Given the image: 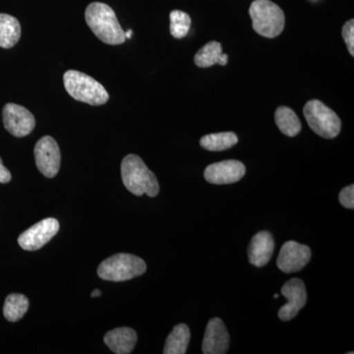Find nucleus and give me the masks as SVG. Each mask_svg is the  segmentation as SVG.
Instances as JSON below:
<instances>
[{"label":"nucleus","instance_id":"nucleus-11","mask_svg":"<svg viewBox=\"0 0 354 354\" xmlns=\"http://www.w3.org/2000/svg\"><path fill=\"white\" fill-rule=\"evenodd\" d=\"M281 295L288 299V304L279 309V318L281 321H290L306 304L307 293L304 281L291 279L281 288Z\"/></svg>","mask_w":354,"mask_h":354},{"label":"nucleus","instance_id":"nucleus-10","mask_svg":"<svg viewBox=\"0 0 354 354\" xmlns=\"http://www.w3.org/2000/svg\"><path fill=\"white\" fill-rule=\"evenodd\" d=\"M311 259V249L304 244L295 241H288L279 251L277 265L286 274L299 272L308 264Z\"/></svg>","mask_w":354,"mask_h":354},{"label":"nucleus","instance_id":"nucleus-8","mask_svg":"<svg viewBox=\"0 0 354 354\" xmlns=\"http://www.w3.org/2000/svg\"><path fill=\"white\" fill-rule=\"evenodd\" d=\"M59 230L57 218H48L28 228L18 237V243L26 251H36L46 245Z\"/></svg>","mask_w":354,"mask_h":354},{"label":"nucleus","instance_id":"nucleus-20","mask_svg":"<svg viewBox=\"0 0 354 354\" xmlns=\"http://www.w3.org/2000/svg\"><path fill=\"white\" fill-rule=\"evenodd\" d=\"M277 127L288 137L297 136L301 131V122L295 111L288 106H279L274 113Z\"/></svg>","mask_w":354,"mask_h":354},{"label":"nucleus","instance_id":"nucleus-23","mask_svg":"<svg viewBox=\"0 0 354 354\" xmlns=\"http://www.w3.org/2000/svg\"><path fill=\"white\" fill-rule=\"evenodd\" d=\"M342 38L346 41L348 53L354 57V20L351 19L344 24L342 31Z\"/></svg>","mask_w":354,"mask_h":354},{"label":"nucleus","instance_id":"nucleus-5","mask_svg":"<svg viewBox=\"0 0 354 354\" xmlns=\"http://www.w3.org/2000/svg\"><path fill=\"white\" fill-rule=\"evenodd\" d=\"M145 261L132 254L120 253L111 256L97 268L100 278L109 281H125L145 274Z\"/></svg>","mask_w":354,"mask_h":354},{"label":"nucleus","instance_id":"nucleus-18","mask_svg":"<svg viewBox=\"0 0 354 354\" xmlns=\"http://www.w3.org/2000/svg\"><path fill=\"white\" fill-rule=\"evenodd\" d=\"M190 330L185 324H179L174 328L165 342V354H184L187 351L190 342Z\"/></svg>","mask_w":354,"mask_h":354},{"label":"nucleus","instance_id":"nucleus-28","mask_svg":"<svg viewBox=\"0 0 354 354\" xmlns=\"http://www.w3.org/2000/svg\"><path fill=\"white\" fill-rule=\"evenodd\" d=\"M274 298H278L279 297V295L278 293H276V295H274Z\"/></svg>","mask_w":354,"mask_h":354},{"label":"nucleus","instance_id":"nucleus-16","mask_svg":"<svg viewBox=\"0 0 354 354\" xmlns=\"http://www.w3.org/2000/svg\"><path fill=\"white\" fill-rule=\"evenodd\" d=\"M228 57L223 53V46L218 41H209L200 48L195 55L194 62L198 67L208 68L216 64L225 66L227 64Z\"/></svg>","mask_w":354,"mask_h":354},{"label":"nucleus","instance_id":"nucleus-15","mask_svg":"<svg viewBox=\"0 0 354 354\" xmlns=\"http://www.w3.org/2000/svg\"><path fill=\"white\" fill-rule=\"evenodd\" d=\"M137 333L131 328L120 327L106 333L104 344L116 354H129L137 344Z\"/></svg>","mask_w":354,"mask_h":354},{"label":"nucleus","instance_id":"nucleus-12","mask_svg":"<svg viewBox=\"0 0 354 354\" xmlns=\"http://www.w3.org/2000/svg\"><path fill=\"white\" fill-rule=\"evenodd\" d=\"M245 172V165L241 162L228 160L209 165L205 169L204 176L209 183L223 185L237 183L243 178Z\"/></svg>","mask_w":354,"mask_h":354},{"label":"nucleus","instance_id":"nucleus-6","mask_svg":"<svg viewBox=\"0 0 354 354\" xmlns=\"http://www.w3.org/2000/svg\"><path fill=\"white\" fill-rule=\"evenodd\" d=\"M304 113L309 127L319 136L334 139L341 132V118L319 100H312L307 102Z\"/></svg>","mask_w":354,"mask_h":354},{"label":"nucleus","instance_id":"nucleus-4","mask_svg":"<svg viewBox=\"0 0 354 354\" xmlns=\"http://www.w3.org/2000/svg\"><path fill=\"white\" fill-rule=\"evenodd\" d=\"M254 31L260 36L274 39L279 36L285 28L283 11L271 0H254L249 8Z\"/></svg>","mask_w":354,"mask_h":354},{"label":"nucleus","instance_id":"nucleus-19","mask_svg":"<svg viewBox=\"0 0 354 354\" xmlns=\"http://www.w3.org/2000/svg\"><path fill=\"white\" fill-rule=\"evenodd\" d=\"M239 143V137L234 132L214 133L205 135L200 140V145L211 152H221L228 150Z\"/></svg>","mask_w":354,"mask_h":354},{"label":"nucleus","instance_id":"nucleus-25","mask_svg":"<svg viewBox=\"0 0 354 354\" xmlns=\"http://www.w3.org/2000/svg\"><path fill=\"white\" fill-rule=\"evenodd\" d=\"M11 178L12 176H11L10 171L4 167L1 158H0V183H8Z\"/></svg>","mask_w":354,"mask_h":354},{"label":"nucleus","instance_id":"nucleus-14","mask_svg":"<svg viewBox=\"0 0 354 354\" xmlns=\"http://www.w3.org/2000/svg\"><path fill=\"white\" fill-rule=\"evenodd\" d=\"M274 250V242L272 234L268 232H261L254 235L249 244V261L256 267H263L271 260Z\"/></svg>","mask_w":354,"mask_h":354},{"label":"nucleus","instance_id":"nucleus-1","mask_svg":"<svg viewBox=\"0 0 354 354\" xmlns=\"http://www.w3.org/2000/svg\"><path fill=\"white\" fill-rule=\"evenodd\" d=\"M86 22L102 43L118 46L127 41L125 32L108 4L93 2L86 9Z\"/></svg>","mask_w":354,"mask_h":354},{"label":"nucleus","instance_id":"nucleus-24","mask_svg":"<svg viewBox=\"0 0 354 354\" xmlns=\"http://www.w3.org/2000/svg\"><path fill=\"white\" fill-rule=\"evenodd\" d=\"M339 202L346 208L353 209L354 208V185L346 186L341 191L339 196Z\"/></svg>","mask_w":354,"mask_h":354},{"label":"nucleus","instance_id":"nucleus-2","mask_svg":"<svg viewBox=\"0 0 354 354\" xmlns=\"http://www.w3.org/2000/svg\"><path fill=\"white\" fill-rule=\"evenodd\" d=\"M121 177L127 189L136 196L146 194L149 197H156L160 192L157 177L139 156L128 155L123 158Z\"/></svg>","mask_w":354,"mask_h":354},{"label":"nucleus","instance_id":"nucleus-21","mask_svg":"<svg viewBox=\"0 0 354 354\" xmlns=\"http://www.w3.org/2000/svg\"><path fill=\"white\" fill-rule=\"evenodd\" d=\"M29 299L20 293H11L6 297L3 314L9 322H17L29 309Z\"/></svg>","mask_w":354,"mask_h":354},{"label":"nucleus","instance_id":"nucleus-27","mask_svg":"<svg viewBox=\"0 0 354 354\" xmlns=\"http://www.w3.org/2000/svg\"><path fill=\"white\" fill-rule=\"evenodd\" d=\"M132 34H133L132 30H129V31L125 32V38L131 39Z\"/></svg>","mask_w":354,"mask_h":354},{"label":"nucleus","instance_id":"nucleus-26","mask_svg":"<svg viewBox=\"0 0 354 354\" xmlns=\"http://www.w3.org/2000/svg\"><path fill=\"white\" fill-rule=\"evenodd\" d=\"M102 295V291L100 290H95L93 291L92 295H91V297H99Z\"/></svg>","mask_w":354,"mask_h":354},{"label":"nucleus","instance_id":"nucleus-3","mask_svg":"<svg viewBox=\"0 0 354 354\" xmlns=\"http://www.w3.org/2000/svg\"><path fill=\"white\" fill-rule=\"evenodd\" d=\"M65 90L76 101L91 106H102L109 99V93L101 83L76 70H68L64 75Z\"/></svg>","mask_w":354,"mask_h":354},{"label":"nucleus","instance_id":"nucleus-17","mask_svg":"<svg viewBox=\"0 0 354 354\" xmlns=\"http://www.w3.org/2000/svg\"><path fill=\"white\" fill-rule=\"evenodd\" d=\"M19 21L8 14H0V48H11L19 41Z\"/></svg>","mask_w":354,"mask_h":354},{"label":"nucleus","instance_id":"nucleus-9","mask_svg":"<svg viewBox=\"0 0 354 354\" xmlns=\"http://www.w3.org/2000/svg\"><path fill=\"white\" fill-rule=\"evenodd\" d=\"M3 124L13 136L22 138L27 136L36 127V120L30 111L16 104H7L3 109Z\"/></svg>","mask_w":354,"mask_h":354},{"label":"nucleus","instance_id":"nucleus-13","mask_svg":"<svg viewBox=\"0 0 354 354\" xmlns=\"http://www.w3.org/2000/svg\"><path fill=\"white\" fill-rule=\"evenodd\" d=\"M230 337L225 324L220 318L209 321L203 339L202 351L205 354H225L230 348Z\"/></svg>","mask_w":354,"mask_h":354},{"label":"nucleus","instance_id":"nucleus-22","mask_svg":"<svg viewBox=\"0 0 354 354\" xmlns=\"http://www.w3.org/2000/svg\"><path fill=\"white\" fill-rule=\"evenodd\" d=\"M171 18V34L176 39H183L187 36L191 27V18L187 13L180 10H174Z\"/></svg>","mask_w":354,"mask_h":354},{"label":"nucleus","instance_id":"nucleus-7","mask_svg":"<svg viewBox=\"0 0 354 354\" xmlns=\"http://www.w3.org/2000/svg\"><path fill=\"white\" fill-rule=\"evenodd\" d=\"M35 160L39 172L48 178H53L59 171L62 153L59 146L50 136L39 140L34 150Z\"/></svg>","mask_w":354,"mask_h":354}]
</instances>
